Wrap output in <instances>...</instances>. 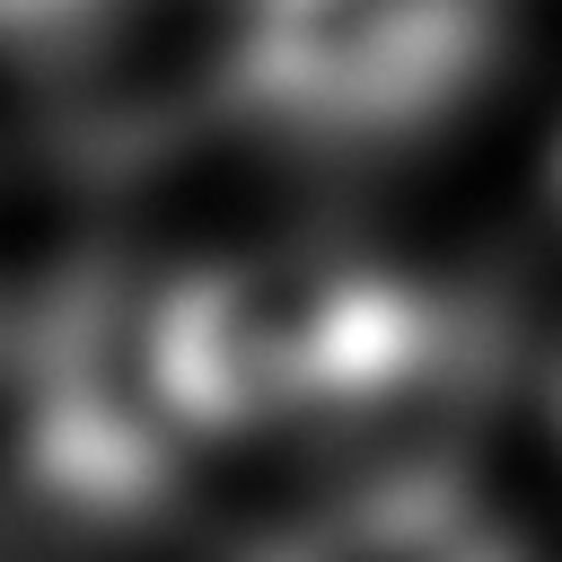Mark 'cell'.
I'll return each mask as SVG.
<instances>
[{
  "mask_svg": "<svg viewBox=\"0 0 562 562\" xmlns=\"http://www.w3.org/2000/svg\"><path fill=\"white\" fill-rule=\"evenodd\" d=\"M149 369L184 439H263L404 395L439 351L422 281L351 246H246L140 290Z\"/></svg>",
  "mask_w": 562,
  "mask_h": 562,
  "instance_id": "obj_1",
  "label": "cell"
},
{
  "mask_svg": "<svg viewBox=\"0 0 562 562\" xmlns=\"http://www.w3.org/2000/svg\"><path fill=\"white\" fill-rule=\"evenodd\" d=\"M501 0H228V97L299 140H395L448 114Z\"/></svg>",
  "mask_w": 562,
  "mask_h": 562,
  "instance_id": "obj_2",
  "label": "cell"
},
{
  "mask_svg": "<svg viewBox=\"0 0 562 562\" xmlns=\"http://www.w3.org/2000/svg\"><path fill=\"white\" fill-rule=\"evenodd\" d=\"M255 562H518V544L492 527V509L457 474L404 465L316 501L281 536H263Z\"/></svg>",
  "mask_w": 562,
  "mask_h": 562,
  "instance_id": "obj_3",
  "label": "cell"
},
{
  "mask_svg": "<svg viewBox=\"0 0 562 562\" xmlns=\"http://www.w3.org/2000/svg\"><path fill=\"white\" fill-rule=\"evenodd\" d=\"M123 9L132 0H0V35L9 44H79Z\"/></svg>",
  "mask_w": 562,
  "mask_h": 562,
  "instance_id": "obj_4",
  "label": "cell"
},
{
  "mask_svg": "<svg viewBox=\"0 0 562 562\" xmlns=\"http://www.w3.org/2000/svg\"><path fill=\"white\" fill-rule=\"evenodd\" d=\"M553 413H562V369H553Z\"/></svg>",
  "mask_w": 562,
  "mask_h": 562,
  "instance_id": "obj_5",
  "label": "cell"
}]
</instances>
